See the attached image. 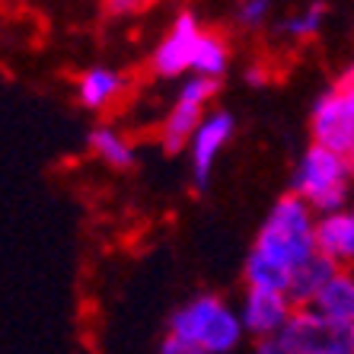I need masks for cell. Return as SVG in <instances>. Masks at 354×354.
<instances>
[{"instance_id": "obj_6", "label": "cell", "mask_w": 354, "mask_h": 354, "mask_svg": "<svg viewBox=\"0 0 354 354\" xmlns=\"http://www.w3.org/2000/svg\"><path fill=\"white\" fill-rule=\"evenodd\" d=\"M217 86H221V80L198 74L182 80L173 106L166 109L163 124H160V144H163L166 153H179V150L189 147L192 134L198 131V124L211 112V99L217 96Z\"/></svg>"}, {"instance_id": "obj_7", "label": "cell", "mask_w": 354, "mask_h": 354, "mask_svg": "<svg viewBox=\"0 0 354 354\" xmlns=\"http://www.w3.org/2000/svg\"><path fill=\"white\" fill-rule=\"evenodd\" d=\"M236 134V115L230 109H211L205 115V122L198 124V131L192 134L189 147V176H192V189L195 192H205L214 179V166L221 150L227 147Z\"/></svg>"}, {"instance_id": "obj_4", "label": "cell", "mask_w": 354, "mask_h": 354, "mask_svg": "<svg viewBox=\"0 0 354 354\" xmlns=\"http://www.w3.org/2000/svg\"><path fill=\"white\" fill-rule=\"evenodd\" d=\"M310 138L351 163L354 160V64L322 90L310 112Z\"/></svg>"}, {"instance_id": "obj_10", "label": "cell", "mask_w": 354, "mask_h": 354, "mask_svg": "<svg viewBox=\"0 0 354 354\" xmlns=\"http://www.w3.org/2000/svg\"><path fill=\"white\" fill-rule=\"evenodd\" d=\"M316 252L338 268H354V207L316 217Z\"/></svg>"}, {"instance_id": "obj_15", "label": "cell", "mask_w": 354, "mask_h": 354, "mask_svg": "<svg viewBox=\"0 0 354 354\" xmlns=\"http://www.w3.org/2000/svg\"><path fill=\"white\" fill-rule=\"evenodd\" d=\"M243 281H246V290H281V294H288L290 272L272 259H265L256 249H249L246 265H243Z\"/></svg>"}, {"instance_id": "obj_9", "label": "cell", "mask_w": 354, "mask_h": 354, "mask_svg": "<svg viewBox=\"0 0 354 354\" xmlns=\"http://www.w3.org/2000/svg\"><path fill=\"white\" fill-rule=\"evenodd\" d=\"M294 310L297 306L290 304V297L281 290H246L239 304V319H243L246 335L265 342V338H278Z\"/></svg>"}, {"instance_id": "obj_17", "label": "cell", "mask_w": 354, "mask_h": 354, "mask_svg": "<svg viewBox=\"0 0 354 354\" xmlns=\"http://www.w3.org/2000/svg\"><path fill=\"white\" fill-rule=\"evenodd\" d=\"M230 67V45L221 32L214 29H205L201 35V45H198V58H195V74L198 77H211V80H221Z\"/></svg>"}, {"instance_id": "obj_13", "label": "cell", "mask_w": 354, "mask_h": 354, "mask_svg": "<svg viewBox=\"0 0 354 354\" xmlns=\"http://www.w3.org/2000/svg\"><path fill=\"white\" fill-rule=\"evenodd\" d=\"M86 147H90L93 157H99L109 169H134L138 163V147L131 144V138L112 124H93L90 131H86Z\"/></svg>"}, {"instance_id": "obj_11", "label": "cell", "mask_w": 354, "mask_h": 354, "mask_svg": "<svg viewBox=\"0 0 354 354\" xmlns=\"http://www.w3.org/2000/svg\"><path fill=\"white\" fill-rule=\"evenodd\" d=\"M124 90H128V77L109 64H93L77 77V99L90 112H106L124 96Z\"/></svg>"}, {"instance_id": "obj_20", "label": "cell", "mask_w": 354, "mask_h": 354, "mask_svg": "<svg viewBox=\"0 0 354 354\" xmlns=\"http://www.w3.org/2000/svg\"><path fill=\"white\" fill-rule=\"evenodd\" d=\"M147 3V0H106L109 13H115V17H124V13H134V10H140Z\"/></svg>"}, {"instance_id": "obj_12", "label": "cell", "mask_w": 354, "mask_h": 354, "mask_svg": "<svg viewBox=\"0 0 354 354\" xmlns=\"http://www.w3.org/2000/svg\"><path fill=\"white\" fill-rule=\"evenodd\" d=\"M338 265L329 262V259L322 256V252H313V256L300 262L290 272V281H288V297L294 306H313L316 297L326 290L332 278H335Z\"/></svg>"}, {"instance_id": "obj_18", "label": "cell", "mask_w": 354, "mask_h": 354, "mask_svg": "<svg viewBox=\"0 0 354 354\" xmlns=\"http://www.w3.org/2000/svg\"><path fill=\"white\" fill-rule=\"evenodd\" d=\"M274 10V0H236L233 7V26L243 32H259L262 26H268Z\"/></svg>"}, {"instance_id": "obj_19", "label": "cell", "mask_w": 354, "mask_h": 354, "mask_svg": "<svg viewBox=\"0 0 354 354\" xmlns=\"http://www.w3.org/2000/svg\"><path fill=\"white\" fill-rule=\"evenodd\" d=\"M157 354H205V351H198L195 345H189V342H182V338H176V335H166L163 342H160Z\"/></svg>"}, {"instance_id": "obj_16", "label": "cell", "mask_w": 354, "mask_h": 354, "mask_svg": "<svg viewBox=\"0 0 354 354\" xmlns=\"http://www.w3.org/2000/svg\"><path fill=\"white\" fill-rule=\"evenodd\" d=\"M326 17H329L326 0H310L304 10H297V13H290V17L281 19L278 32H281V39H288V41H310L322 32Z\"/></svg>"}, {"instance_id": "obj_2", "label": "cell", "mask_w": 354, "mask_h": 354, "mask_svg": "<svg viewBox=\"0 0 354 354\" xmlns=\"http://www.w3.org/2000/svg\"><path fill=\"white\" fill-rule=\"evenodd\" d=\"M169 335L189 342L205 354H233L243 345L246 329H243L239 310H233L223 297L205 290V294L189 297L169 316Z\"/></svg>"}, {"instance_id": "obj_8", "label": "cell", "mask_w": 354, "mask_h": 354, "mask_svg": "<svg viewBox=\"0 0 354 354\" xmlns=\"http://www.w3.org/2000/svg\"><path fill=\"white\" fill-rule=\"evenodd\" d=\"M201 23L192 10H182L173 19V26L166 29V35L157 41V48L150 55V71L160 80H176V77L195 71L198 58V45H201Z\"/></svg>"}, {"instance_id": "obj_5", "label": "cell", "mask_w": 354, "mask_h": 354, "mask_svg": "<svg viewBox=\"0 0 354 354\" xmlns=\"http://www.w3.org/2000/svg\"><path fill=\"white\" fill-rule=\"evenodd\" d=\"M274 342L284 354H354V326L319 313L316 306H297Z\"/></svg>"}, {"instance_id": "obj_22", "label": "cell", "mask_w": 354, "mask_h": 354, "mask_svg": "<svg viewBox=\"0 0 354 354\" xmlns=\"http://www.w3.org/2000/svg\"><path fill=\"white\" fill-rule=\"evenodd\" d=\"M246 83H256V86H259V83H262V71H259V67H249V71H246Z\"/></svg>"}, {"instance_id": "obj_1", "label": "cell", "mask_w": 354, "mask_h": 354, "mask_svg": "<svg viewBox=\"0 0 354 354\" xmlns=\"http://www.w3.org/2000/svg\"><path fill=\"white\" fill-rule=\"evenodd\" d=\"M252 249L278 262L281 268L294 272L297 265L316 252V211L294 192L281 195L272 205V211L265 214L262 227L252 239Z\"/></svg>"}, {"instance_id": "obj_21", "label": "cell", "mask_w": 354, "mask_h": 354, "mask_svg": "<svg viewBox=\"0 0 354 354\" xmlns=\"http://www.w3.org/2000/svg\"><path fill=\"white\" fill-rule=\"evenodd\" d=\"M252 354H284V351H281V345L274 338H265V342H256V345H252Z\"/></svg>"}, {"instance_id": "obj_3", "label": "cell", "mask_w": 354, "mask_h": 354, "mask_svg": "<svg viewBox=\"0 0 354 354\" xmlns=\"http://www.w3.org/2000/svg\"><path fill=\"white\" fill-rule=\"evenodd\" d=\"M351 189H354V166L335 150L310 144L304 150V157L297 160L290 192L297 198H304L306 205L316 211V217L348 207Z\"/></svg>"}, {"instance_id": "obj_14", "label": "cell", "mask_w": 354, "mask_h": 354, "mask_svg": "<svg viewBox=\"0 0 354 354\" xmlns=\"http://www.w3.org/2000/svg\"><path fill=\"white\" fill-rule=\"evenodd\" d=\"M316 310L338 322H351L354 326V272L351 268H338L335 278L326 284L319 297H316Z\"/></svg>"}]
</instances>
